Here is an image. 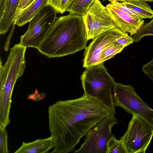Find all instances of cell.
Returning a JSON list of instances; mask_svg holds the SVG:
<instances>
[{"mask_svg": "<svg viewBox=\"0 0 153 153\" xmlns=\"http://www.w3.org/2000/svg\"><path fill=\"white\" fill-rule=\"evenodd\" d=\"M48 114L53 153L71 152L97 123L106 116L115 114L100 102L84 94L74 99L57 101L49 107Z\"/></svg>", "mask_w": 153, "mask_h": 153, "instance_id": "6da1fadb", "label": "cell"}, {"mask_svg": "<svg viewBox=\"0 0 153 153\" xmlns=\"http://www.w3.org/2000/svg\"><path fill=\"white\" fill-rule=\"evenodd\" d=\"M88 40L82 16L69 14L56 18L38 50L49 58L63 56L85 49Z\"/></svg>", "mask_w": 153, "mask_h": 153, "instance_id": "7a4b0ae2", "label": "cell"}, {"mask_svg": "<svg viewBox=\"0 0 153 153\" xmlns=\"http://www.w3.org/2000/svg\"><path fill=\"white\" fill-rule=\"evenodd\" d=\"M27 48L19 43L10 48L5 64L0 65V123H10L9 115L12 97L15 83L23 74L26 66L25 54Z\"/></svg>", "mask_w": 153, "mask_h": 153, "instance_id": "3957f363", "label": "cell"}, {"mask_svg": "<svg viewBox=\"0 0 153 153\" xmlns=\"http://www.w3.org/2000/svg\"><path fill=\"white\" fill-rule=\"evenodd\" d=\"M81 79L84 94L100 102L115 114L112 95L115 82L103 63L86 67Z\"/></svg>", "mask_w": 153, "mask_h": 153, "instance_id": "277c9868", "label": "cell"}, {"mask_svg": "<svg viewBox=\"0 0 153 153\" xmlns=\"http://www.w3.org/2000/svg\"><path fill=\"white\" fill-rule=\"evenodd\" d=\"M114 106L140 117L153 127V109L137 94L132 85L115 82L112 92Z\"/></svg>", "mask_w": 153, "mask_h": 153, "instance_id": "5b68a950", "label": "cell"}, {"mask_svg": "<svg viewBox=\"0 0 153 153\" xmlns=\"http://www.w3.org/2000/svg\"><path fill=\"white\" fill-rule=\"evenodd\" d=\"M57 12L51 6L44 7L29 22L26 33L20 37L19 44L38 49L55 22Z\"/></svg>", "mask_w": 153, "mask_h": 153, "instance_id": "8992f818", "label": "cell"}, {"mask_svg": "<svg viewBox=\"0 0 153 153\" xmlns=\"http://www.w3.org/2000/svg\"><path fill=\"white\" fill-rule=\"evenodd\" d=\"M114 114L105 117L93 127L85 135L81 146L74 153H106L108 142L113 135L112 129L117 124Z\"/></svg>", "mask_w": 153, "mask_h": 153, "instance_id": "52a82bcc", "label": "cell"}, {"mask_svg": "<svg viewBox=\"0 0 153 153\" xmlns=\"http://www.w3.org/2000/svg\"><path fill=\"white\" fill-rule=\"evenodd\" d=\"M153 136V127L138 116L132 115L126 132L120 139L128 153H145Z\"/></svg>", "mask_w": 153, "mask_h": 153, "instance_id": "ba28073f", "label": "cell"}, {"mask_svg": "<svg viewBox=\"0 0 153 153\" xmlns=\"http://www.w3.org/2000/svg\"><path fill=\"white\" fill-rule=\"evenodd\" d=\"M82 16L88 40L115 27L110 12L99 0H95Z\"/></svg>", "mask_w": 153, "mask_h": 153, "instance_id": "9c48e42d", "label": "cell"}, {"mask_svg": "<svg viewBox=\"0 0 153 153\" xmlns=\"http://www.w3.org/2000/svg\"><path fill=\"white\" fill-rule=\"evenodd\" d=\"M127 34L115 27L93 39L85 49L83 67L100 64L101 55L105 47L111 43Z\"/></svg>", "mask_w": 153, "mask_h": 153, "instance_id": "30bf717a", "label": "cell"}, {"mask_svg": "<svg viewBox=\"0 0 153 153\" xmlns=\"http://www.w3.org/2000/svg\"><path fill=\"white\" fill-rule=\"evenodd\" d=\"M110 12L115 27L131 36L136 34L144 23V20L137 19L128 14L111 5L106 6Z\"/></svg>", "mask_w": 153, "mask_h": 153, "instance_id": "8fae6325", "label": "cell"}, {"mask_svg": "<svg viewBox=\"0 0 153 153\" xmlns=\"http://www.w3.org/2000/svg\"><path fill=\"white\" fill-rule=\"evenodd\" d=\"M21 0H5L4 11L0 16V33L7 32L15 23L17 10Z\"/></svg>", "mask_w": 153, "mask_h": 153, "instance_id": "7c38bea8", "label": "cell"}, {"mask_svg": "<svg viewBox=\"0 0 153 153\" xmlns=\"http://www.w3.org/2000/svg\"><path fill=\"white\" fill-rule=\"evenodd\" d=\"M48 0H33L21 10L15 24L21 27L29 22L44 7L48 5Z\"/></svg>", "mask_w": 153, "mask_h": 153, "instance_id": "4fadbf2b", "label": "cell"}, {"mask_svg": "<svg viewBox=\"0 0 153 153\" xmlns=\"http://www.w3.org/2000/svg\"><path fill=\"white\" fill-rule=\"evenodd\" d=\"M54 143L50 136L45 139H38L32 142H23L21 146L14 153H45L53 148Z\"/></svg>", "mask_w": 153, "mask_h": 153, "instance_id": "5bb4252c", "label": "cell"}, {"mask_svg": "<svg viewBox=\"0 0 153 153\" xmlns=\"http://www.w3.org/2000/svg\"><path fill=\"white\" fill-rule=\"evenodd\" d=\"M123 4L141 16L143 19L153 18V10L146 1H128L121 2Z\"/></svg>", "mask_w": 153, "mask_h": 153, "instance_id": "9a60e30c", "label": "cell"}, {"mask_svg": "<svg viewBox=\"0 0 153 153\" xmlns=\"http://www.w3.org/2000/svg\"><path fill=\"white\" fill-rule=\"evenodd\" d=\"M95 0H74L66 11L83 16Z\"/></svg>", "mask_w": 153, "mask_h": 153, "instance_id": "2e32d148", "label": "cell"}, {"mask_svg": "<svg viewBox=\"0 0 153 153\" xmlns=\"http://www.w3.org/2000/svg\"><path fill=\"white\" fill-rule=\"evenodd\" d=\"M116 41L109 44L102 51L101 55V63L112 58L115 55L120 52L126 47Z\"/></svg>", "mask_w": 153, "mask_h": 153, "instance_id": "e0dca14e", "label": "cell"}, {"mask_svg": "<svg viewBox=\"0 0 153 153\" xmlns=\"http://www.w3.org/2000/svg\"><path fill=\"white\" fill-rule=\"evenodd\" d=\"M106 153H128L126 146L120 139H117L113 135L109 140L107 144Z\"/></svg>", "mask_w": 153, "mask_h": 153, "instance_id": "ac0fdd59", "label": "cell"}, {"mask_svg": "<svg viewBox=\"0 0 153 153\" xmlns=\"http://www.w3.org/2000/svg\"><path fill=\"white\" fill-rule=\"evenodd\" d=\"M153 36V19L149 22L144 23L137 33L132 37L134 42L140 41L143 37Z\"/></svg>", "mask_w": 153, "mask_h": 153, "instance_id": "d6986e66", "label": "cell"}, {"mask_svg": "<svg viewBox=\"0 0 153 153\" xmlns=\"http://www.w3.org/2000/svg\"><path fill=\"white\" fill-rule=\"evenodd\" d=\"M74 0H48V5L54 9L57 13L62 14L66 11Z\"/></svg>", "mask_w": 153, "mask_h": 153, "instance_id": "ffe728a7", "label": "cell"}, {"mask_svg": "<svg viewBox=\"0 0 153 153\" xmlns=\"http://www.w3.org/2000/svg\"><path fill=\"white\" fill-rule=\"evenodd\" d=\"M7 133L5 128L0 126V153H8Z\"/></svg>", "mask_w": 153, "mask_h": 153, "instance_id": "44dd1931", "label": "cell"}, {"mask_svg": "<svg viewBox=\"0 0 153 153\" xmlns=\"http://www.w3.org/2000/svg\"><path fill=\"white\" fill-rule=\"evenodd\" d=\"M110 4L114 7L128 14L137 19L139 20L143 19L141 16L130 8L125 6L122 3H120L118 1H115L114 2H111Z\"/></svg>", "mask_w": 153, "mask_h": 153, "instance_id": "7402d4cb", "label": "cell"}, {"mask_svg": "<svg viewBox=\"0 0 153 153\" xmlns=\"http://www.w3.org/2000/svg\"><path fill=\"white\" fill-rule=\"evenodd\" d=\"M142 71L149 78L153 80V58L149 62L143 65Z\"/></svg>", "mask_w": 153, "mask_h": 153, "instance_id": "603a6c76", "label": "cell"}, {"mask_svg": "<svg viewBox=\"0 0 153 153\" xmlns=\"http://www.w3.org/2000/svg\"><path fill=\"white\" fill-rule=\"evenodd\" d=\"M31 0H24L23 1H21L17 10L15 21L17 19L21 10L27 6L29 4V2L30 3L31 2Z\"/></svg>", "mask_w": 153, "mask_h": 153, "instance_id": "cb8c5ba5", "label": "cell"}, {"mask_svg": "<svg viewBox=\"0 0 153 153\" xmlns=\"http://www.w3.org/2000/svg\"><path fill=\"white\" fill-rule=\"evenodd\" d=\"M5 0H0V16L3 14Z\"/></svg>", "mask_w": 153, "mask_h": 153, "instance_id": "d4e9b609", "label": "cell"}, {"mask_svg": "<svg viewBox=\"0 0 153 153\" xmlns=\"http://www.w3.org/2000/svg\"><path fill=\"white\" fill-rule=\"evenodd\" d=\"M132 0H141L143 1H149V2H152L153 1V0H115L116 1H120L121 2H123L124 1H132Z\"/></svg>", "mask_w": 153, "mask_h": 153, "instance_id": "484cf974", "label": "cell"}, {"mask_svg": "<svg viewBox=\"0 0 153 153\" xmlns=\"http://www.w3.org/2000/svg\"><path fill=\"white\" fill-rule=\"evenodd\" d=\"M107 0L111 2H114L116 1H115V0Z\"/></svg>", "mask_w": 153, "mask_h": 153, "instance_id": "4316f807", "label": "cell"}, {"mask_svg": "<svg viewBox=\"0 0 153 153\" xmlns=\"http://www.w3.org/2000/svg\"><path fill=\"white\" fill-rule=\"evenodd\" d=\"M23 0H21V1H23Z\"/></svg>", "mask_w": 153, "mask_h": 153, "instance_id": "83f0119b", "label": "cell"}]
</instances>
